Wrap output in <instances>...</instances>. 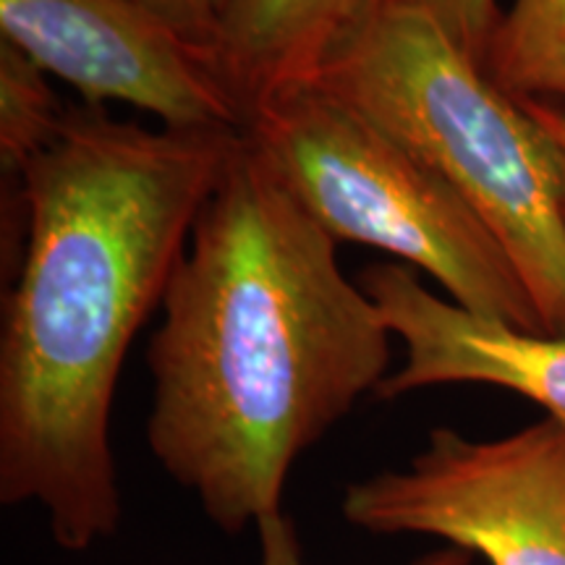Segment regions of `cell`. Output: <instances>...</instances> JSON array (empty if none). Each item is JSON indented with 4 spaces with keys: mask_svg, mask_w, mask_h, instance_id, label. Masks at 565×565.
Masks as SVG:
<instances>
[{
    "mask_svg": "<svg viewBox=\"0 0 565 565\" xmlns=\"http://www.w3.org/2000/svg\"><path fill=\"white\" fill-rule=\"evenodd\" d=\"M238 134L68 105L13 192L26 238L0 330V503L40 505L68 553L121 524L110 412L126 351L162 307Z\"/></svg>",
    "mask_w": 565,
    "mask_h": 565,
    "instance_id": "6da1fadb",
    "label": "cell"
},
{
    "mask_svg": "<svg viewBox=\"0 0 565 565\" xmlns=\"http://www.w3.org/2000/svg\"><path fill=\"white\" fill-rule=\"evenodd\" d=\"M335 246L238 134L147 349L154 461L223 532L282 513L299 456L387 377L393 333Z\"/></svg>",
    "mask_w": 565,
    "mask_h": 565,
    "instance_id": "7a4b0ae2",
    "label": "cell"
},
{
    "mask_svg": "<svg viewBox=\"0 0 565 565\" xmlns=\"http://www.w3.org/2000/svg\"><path fill=\"white\" fill-rule=\"evenodd\" d=\"M312 82L443 175L503 246L540 317L565 338V171L555 141L416 0L338 45Z\"/></svg>",
    "mask_w": 565,
    "mask_h": 565,
    "instance_id": "3957f363",
    "label": "cell"
},
{
    "mask_svg": "<svg viewBox=\"0 0 565 565\" xmlns=\"http://www.w3.org/2000/svg\"><path fill=\"white\" fill-rule=\"evenodd\" d=\"M335 242L387 252L440 282L466 312L542 333L503 246L440 173L317 82L259 103L242 126Z\"/></svg>",
    "mask_w": 565,
    "mask_h": 565,
    "instance_id": "277c9868",
    "label": "cell"
},
{
    "mask_svg": "<svg viewBox=\"0 0 565 565\" xmlns=\"http://www.w3.org/2000/svg\"><path fill=\"white\" fill-rule=\"evenodd\" d=\"M343 519L372 534H424L490 565H565V424L492 440L429 433L404 469L345 487Z\"/></svg>",
    "mask_w": 565,
    "mask_h": 565,
    "instance_id": "5b68a950",
    "label": "cell"
},
{
    "mask_svg": "<svg viewBox=\"0 0 565 565\" xmlns=\"http://www.w3.org/2000/svg\"><path fill=\"white\" fill-rule=\"evenodd\" d=\"M0 40L74 87L87 105H134L168 129H242L210 55L137 0H0Z\"/></svg>",
    "mask_w": 565,
    "mask_h": 565,
    "instance_id": "8992f818",
    "label": "cell"
},
{
    "mask_svg": "<svg viewBox=\"0 0 565 565\" xmlns=\"http://www.w3.org/2000/svg\"><path fill=\"white\" fill-rule=\"evenodd\" d=\"M406 359L377 395L401 398L437 385H492L519 393L565 424V338L526 333L466 312L427 291L412 267L374 265L359 275Z\"/></svg>",
    "mask_w": 565,
    "mask_h": 565,
    "instance_id": "52a82bcc",
    "label": "cell"
},
{
    "mask_svg": "<svg viewBox=\"0 0 565 565\" xmlns=\"http://www.w3.org/2000/svg\"><path fill=\"white\" fill-rule=\"evenodd\" d=\"M408 0H233L210 66L246 116L275 92L312 82L353 32Z\"/></svg>",
    "mask_w": 565,
    "mask_h": 565,
    "instance_id": "ba28073f",
    "label": "cell"
},
{
    "mask_svg": "<svg viewBox=\"0 0 565 565\" xmlns=\"http://www.w3.org/2000/svg\"><path fill=\"white\" fill-rule=\"evenodd\" d=\"M484 71L519 100L565 105V0H513L492 34Z\"/></svg>",
    "mask_w": 565,
    "mask_h": 565,
    "instance_id": "9c48e42d",
    "label": "cell"
},
{
    "mask_svg": "<svg viewBox=\"0 0 565 565\" xmlns=\"http://www.w3.org/2000/svg\"><path fill=\"white\" fill-rule=\"evenodd\" d=\"M68 105H63L51 79L17 45L0 40V166L6 186L19 189L21 173L58 134Z\"/></svg>",
    "mask_w": 565,
    "mask_h": 565,
    "instance_id": "30bf717a",
    "label": "cell"
},
{
    "mask_svg": "<svg viewBox=\"0 0 565 565\" xmlns=\"http://www.w3.org/2000/svg\"><path fill=\"white\" fill-rule=\"evenodd\" d=\"M416 3L433 13L445 34L484 68L492 34L503 17L498 0H416Z\"/></svg>",
    "mask_w": 565,
    "mask_h": 565,
    "instance_id": "8fae6325",
    "label": "cell"
},
{
    "mask_svg": "<svg viewBox=\"0 0 565 565\" xmlns=\"http://www.w3.org/2000/svg\"><path fill=\"white\" fill-rule=\"evenodd\" d=\"M137 3L183 42L210 55L233 0H137Z\"/></svg>",
    "mask_w": 565,
    "mask_h": 565,
    "instance_id": "7c38bea8",
    "label": "cell"
},
{
    "mask_svg": "<svg viewBox=\"0 0 565 565\" xmlns=\"http://www.w3.org/2000/svg\"><path fill=\"white\" fill-rule=\"evenodd\" d=\"M259 534V565H309L296 534L291 515L278 513L257 526ZM412 565H471V555L461 547H443L422 555Z\"/></svg>",
    "mask_w": 565,
    "mask_h": 565,
    "instance_id": "4fadbf2b",
    "label": "cell"
},
{
    "mask_svg": "<svg viewBox=\"0 0 565 565\" xmlns=\"http://www.w3.org/2000/svg\"><path fill=\"white\" fill-rule=\"evenodd\" d=\"M521 103L526 105V110L532 113L536 121L545 126L550 137H553L565 171V105L555 100H532V97H524Z\"/></svg>",
    "mask_w": 565,
    "mask_h": 565,
    "instance_id": "5bb4252c",
    "label": "cell"
}]
</instances>
